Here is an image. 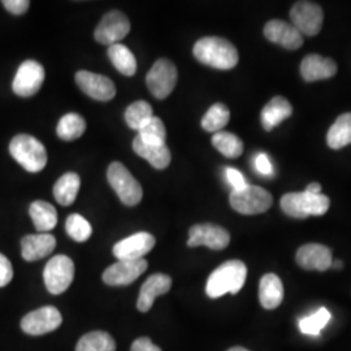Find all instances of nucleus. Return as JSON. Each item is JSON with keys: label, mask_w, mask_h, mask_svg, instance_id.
<instances>
[{"label": "nucleus", "mask_w": 351, "mask_h": 351, "mask_svg": "<svg viewBox=\"0 0 351 351\" xmlns=\"http://www.w3.org/2000/svg\"><path fill=\"white\" fill-rule=\"evenodd\" d=\"M193 52L198 62L215 69L229 71L239 64V51L224 38H202L194 45Z\"/></svg>", "instance_id": "1"}, {"label": "nucleus", "mask_w": 351, "mask_h": 351, "mask_svg": "<svg viewBox=\"0 0 351 351\" xmlns=\"http://www.w3.org/2000/svg\"><path fill=\"white\" fill-rule=\"evenodd\" d=\"M247 267L241 261H229L217 267L207 280L206 293L210 298H220L226 293L237 294L243 288Z\"/></svg>", "instance_id": "2"}, {"label": "nucleus", "mask_w": 351, "mask_h": 351, "mask_svg": "<svg viewBox=\"0 0 351 351\" xmlns=\"http://www.w3.org/2000/svg\"><path fill=\"white\" fill-rule=\"evenodd\" d=\"M13 159L30 173L40 172L47 164V150L43 143L29 134H19L10 143Z\"/></svg>", "instance_id": "3"}, {"label": "nucleus", "mask_w": 351, "mask_h": 351, "mask_svg": "<svg viewBox=\"0 0 351 351\" xmlns=\"http://www.w3.org/2000/svg\"><path fill=\"white\" fill-rule=\"evenodd\" d=\"M330 206L329 198L324 194L288 193L281 198V208L290 217L306 219L308 216H323Z\"/></svg>", "instance_id": "4"}, {"label": "nucleus", "mask_w": 351, "mask_h": 351, "mask_svg": "<svg viewBox=\"0 0 351 351\" xmlns=\"http://www.w3.org/2000/svg\"><path fill=\"white\" fill-rule=\"evenodd\" d=\"M107 178L110 185L116 191L120 201L125 206H137L142 201L143 190L138 181L134 178L125 165L120 162L110 164L107 171Z\"/></svg>", "instance_id": "5"}, {"label": "nucleus", "mask_w": 351, "mask_h": 351, "mask_svg": "<svg viewBox=\"0 0 351 351\" xmlns=\"http://www.w3.org/2000/svg\"><path fill=\"white\" fill-rule=\"evenodd\" d=\"M230 206L242 215H258L268 211L272 207L274 198L265 189L247 185L241 190H233L229 197Z\"/></svg>", "instance_id": "6"}, {"label": "nucleus", "mask_w": 351, "mask_h": 351, "mask_svg": "<svg viewBox=\"0 0 351 351\" xmlns=\"http://www.w3.org/2000/svg\"><path fill=\"white\" fill-rule=\"evenodd\" d=\"M43 278L46 288L53 295L63 294L72 285L75 278V264L66 255L51 258L45 267Z\"/></svg>", "instance_id": "7"}, {"label": "nucleus", "mask_w": 351, "mask_h": 351, "mask_svg": "<svg viewBox=\"0 0 351 351\" xmlns=\"http://www.w3.org/2000/svg\"><path fill=\"white\" fill-rule=\"evenodd\" d=\"M177 68L168 59H159L152 65L146 77V84L156 99H165L177 84Z\"/></svg>", "instance_id": "8"}, {"label": "nucleus", "mask_w": 351, "mask_h": 351, "mask_svg": "<svg viewBox=\"0 0 351 351\" xmlns=\"http://www.w3.org/2000/svg\"><path fill=\"white\" fill-rule=\"evenodd\" d=\"M45 68L36 60H26L20 65L13 78V93L21 98L36 95L45 82Z\"/></svg>", "instance_id": "9"}, {"label": "nucleus", "mask_w": 351, "mask_h": 351, "mask_svg": "<svg viewBox=\"0 0 351 351\" xmlns=\"http://www.w3.org/2000/svg\"><path fill=\"white\" fill-rule=\"evenodd\" d=\"M290 19L302 36L315 37L320 33L324 13L320 5L313 1H298L290 11Z\"/></svg>", "instance_id": "10"}, {"label": "nucleus", "mask_w": 351, "mask_h": 351, "mask_svg": "<svg viewBox=\"0 0 351 351\" xmlns=\"http://www.w3.org/2000/svg\"><path fill=\"white\" fill-rule=\"evenodd\" d=\"M130 21L125 13L120 11H111L101 19L99 25L94 32L97 42L104 46H113L120 43L130 32Z\"/></svg>", "instance_id": "11"}, {"label": "nucleus", "mask_w": 351, "mask_h": 351, "mask_svg": "<svg viewBox=\"0 0 351 351\" xmlns=\"http://www.w3.org/2000/svg\"><path fill=\"white\" fill-rule=\"evenodd\" d=\"M63 323V317L56 307L45 306L25 315L21 320V329L30 336H42L56 330Z\"/></svg>", "instance_id": "12"}, {"label": "nucleus", "mask_w": 351, "mask_h": 351, "mask_svg": "<svg viewBox=\"0 0 351 351\" xmlns=\"http://www.w3.org/2000/svg\"><path fill=\"white\" fill-rule=\"evenodd\" d=\"M230 242V234L223 226L197 224L189 230V247L207 246L213 250H224Z\"/></svg>", "instance_id": "13"}, {"label": "nucleus", "mask_w": 351, "mask_h": 351, "mask_svg": "<svg viewBox=\"0 0 351 351\" xmlns=\"http://www.w3.org/2000/svg\"><path fill=\"white\" fill-rule=\"evenodd\" d=\"M146 269L147 262L145 259L117 261L104 271L103 281L110 287H125L134 282Z\"/></svg>", "instance_id": "14"}, {"label": "nucleus", "mask_w": 351, "mask_h": 351, "mask_svg": "<svg viewBox=\"0 0 351 351\" xmlns=\"http://www.w3.org/2000/svg\"><path fill=\"white\" fill-rule=\"evenodd\" d=\"M75 84L86 95L95 101H111L116 95L114 84L106 75L80 71L75 73Z\"/></svg>", "instance_id": "15"}, {"label": "nucleus", "mask_w": 351, "mask_h": 351, "mask_svg": "<svg viewBox=\"0 0 351 351\" xmlns=\"http://www.w3.org/2000/svg\"><path fill=\"white\" fill-rule=\"evenodd\" d=\"M155 242V237L150 233L139 232L117 242L113 246V255L119 261H139L154 249Z\"/></svg>", "instance_id": "16"}, {"label": "nucleus", "mask_w": 351, "mask_h": 351, "mask_svg": "<svg viewBox=\"0 0 351 351\" xmlns=\"http://www.w3.org/2000/svg\"><path fill=\"white\" fill-rule=\"evenodd\" d=\"M264 36L288 50H298L303 45V37L300 30L291 24L281 20H272L264 26Z\"/></svg>", "instance_id": "17"}, {"label": "nucleus", "mask_w": 351, "mask_h": 351, "mask_svg": "<svg viewBox=\"0 0 351 351\" xmlns=\"http://www.w3.org/2000/svg\"><path fill=\"white\" fill-rule=\"evenodd\" d=\"M297 263L307 271H326L332 267V251L320 243H307L297 251Z\"/></svg>", "instance_id": "18"}, {"label": "nucleus", "mask_w": 351, "mask_h": 351, "mask_svg": "<svg viewBox=\"0 0 351 351\" xmlns=\"http://www.w3.org/2000/svg\"><path fill=\"white\" fill-rule=\"evenodd\" d=\"M172 288V278L164 274H155L149 277L139 291L137 308L141 313L150 311L156 297L167 294Z\"/></svg>", "instance_id": "19"}, {"label": "nucleus", "mask_w": 351, "mask_h": 351, "mask_svg": "<svg viewBox=\"0 0 351 351\" xmlns=\"http://www.w3.org/2000/svg\"><path fill=\"white\" fill-rule=\"evenodd\" d=\"M56 247V239L49 233L29 234L21 239V255L26 262H36L50 255Z\"/></svg>", "instance_id": "20"}, {"label": "nucleus", "mask_w": 351, "mask_h": 351, "mask_svg": "<svg viewBox=\"0 0 351 351\" xmlns=\"http://www.w3.org/2000/svg\"><path fill=\"white\" fill-rule=\"evenodd\" d=\"M337 73V64L332 59L311 53L307 55L301 64V75L304 81L315 82L330 78Z\"/></svg>", "instance_id": "21"}, {"label": "nucleus", "mask_w": 351, "mask_h": 351, "mask_svg": "<svg viewBox=\"0 0 351 351\" xmlns=\"http://www.w3.org/2000/svg\"><path fill=\"white\" fill-rule=\"evenodd\" d=\"M291 113H293V107L288 99H285L284 97H275L274 99L268 101L262 110L261 113L262 125L267 132H269L274 128H276L278 124H281L284 120L290 117Z\"/></svg>", "instance_id": "22"}, {"label": "nucleus", "mask_w": 351, "mask_h": 351, "mask_svg": "<svg viewBox=\"0 0 351 351\" xmlns=\"http://www.w3.org/2000/svg\"><path fill=\"white\" fill-rule=\"evenodd\" d=\"M284 300V285L275 274L262 277L259 285V301L265 310H275Z\"/></svg>", "instance_id": "23"}, {"label": "nucleus", "mask_w": 351, "mask_h": 351, "mask_svg": "<svg viewBox=\"0 0 351 351\" xmlns=\"http://www.w3.org/2000/svg\"><path fill=\"white\" fill-rule=\"evenodd\" d=\"M133 150L138 156L146 159L156 169H165L171 164L172 155L169 149L167 147V145L163 146L147 145V143H143L138 137H136L133 141Z\"/></svg>", "instance_id": "24"}, {"label": "nucleus", "mask_w": 351, "mask_h": 351, "mask_svg": "<svg viewBox=\"0 0 351 351\" xmlns=\"http://www.w3.org/2000/svg\"><path fill=\"white\" fill-rule=\"evenodd\" d=\"M29 215L39 233H49L58 224L56 208L47 202H33L29 207Z\"/></svg>", "instance_id": "25"}, {"label": "nucleus", "mask_w": 351, "mask_h": 351, "mask_svg": "<svg viewBox=\"0 0 351 351\" xmlns=\"http://www.w3.org/2000/svg\"><path fill=\"white\" fill-rule=\"evenodd\" d=\"M81 188V178L75 172H68L62 176L55 186H53V197L56 202L62 206L73 204Z\"/></svg>", "instance_id": "26"}, {"label": "nucleus", "mask_w": 351, "mask_h": 351, "mask_svg": "<svg viewBox=\"0 0 351 351\" xmlns=\"http://www.w3.org/2000/svg\"><path fill=\"white\" fill-rule=\"evenodd\" d=\"M328 146L339 150L351 143V112L341 114L336 123L330 126L326 136Z\"/></svg>", "instance_id": "27"}, {"label": "nucleus", "mask_w": 351, "mask_h": 351, "mask_svg": "<svg viewBox=\"0 0 351 351\" xmlns=\"http://www.w3.org/2000/svg\"><path fill=\"white\" fill-rule=\"evenodd\" d=\"M108 58L113 64V66L126 77H132L137 72V60L133 52L126 46L117 43L108 47Z\"/></svg>", "instance_id": "28"}, {"label": "nucleus", "mask_w": 351, "mask_h": 351, "mask_svg": "<svg viewBox=\"0 0 351 351\" xmlns=\"http://www.w3.org/2000/svg\"><path fill=\"white\" fill-rule=\"evenodd\" d=\"M86 130V121L78 113H66L63 116L56 128L58 137L63 141H75L80 138Z\"/></svg>", "instance_id": "29"}, {"label": "nucleus", "mask_w": 351, "mask_h": 351, "mask_svg": "<svg viewBox=\"0 0 351 351\" xmlns=\"http://www.w3.org/2000/svg\"><path fill=\"white\" fill-rule=\"evenodd\" d=\"M116 342L107 332L95 330L78 341L75 351H114Z\"/></svg>", "instance_id": "30"}, {"label": "nucleus", "mask_w": 351, "mask_h": 351, "mask_svg": "<svg viewBox=\"0 0 351 351\" xmlns=\"http://www.w3.org/2000/svg\"><path fill=\"white\" fill-rule=\"evenodd\" d=\"M213 147L229 159H236L243 152V142L233 133L217 132L213 137Z\"/></svg>", "instance_id": "31"}, {"label": "nucleus", "mask_w": 351, "mask_h": 351, "mask_svg": "<svg viewBox=\"0 0 351 351\" xmlns=\"http://www.w3.org/2000/svg\"><path fill=\"white\" fill-rule=\"evenodd\" d=\"M154 117L150 103L145 101H134L125 111V121L133 130H141Z\"/></svg>", "instance_id": "32"}, {"label": "nucleus", "mask_w": 351, "mask_h": 351, "mask_svg": "<svg viewBox=\"0 0 351 351\" xmlns=\"http://www.w3.org/2000/svg\"><path fill=\"white\" fill-rule=\"evenodd\" d=\"M230 119L229 108L223 103H216L202 119V128L206 132L217 133L224 129Z\"/></svg>", "instance_id": "33"}, {"label": "nucleus", "mask_w": 351, "mask_h": 351, "mask_svg": "<svg viewBox=\"0 0 351 351\" xmlns=\"http://www.w3.org/2000/svg\"><path fill=\"white\" fill-rule=\"evenodd\" d=\"M137 137L143 143H147V145H154V146L165 145L167 130L162 119L154 116L150 121L139 130Z\"/></svg>", "instance_id": "34"}, {"label": "nucleus", "mask_w": 351, "mask_h": 351, "mask_svg": "<svg viewBox=\"0 0 351 351\" xmlns=\"http://www.w3.org/2000/svg\"><path fill=\"white\" fill-rule=\"evenodd\" d=\"M65 230L68 236L75 239V242H86L93 233V228L90 223L78 213H72L68 216L65 221Z\"/></svg>", "instance_id": "35"}, {"label": "nucleus", "mask_w": 351, "mask_h": 351, "mask_svg": "<svg viewBox=\"0 0 351 351\" xmlns=\"http://www.w3.org/2000/svg\"><path fill=\"white\" fill-rule=\"evenodd\" d=\"M330 317H332V314L326 310V307H322L311 316L303 317L300 322V329L304 335L319 336L322 329L329 323Z\"/></svg>", "instance_id": "36"}, {"label": "nucleus", "mask_w": 351, "mask_h": 351, "mask_svg": "<svg viewBox=\"0 0 351 351\" xmlns=\"http://www.w3.org/2000/svg\"><path fill=\"white\" fill-rule=\"evenodd\" d=\"M13 278L12 264L7 256L0 254V288L8 285Z\"/></svg>", "instance_id": "37"}, {"label": "nucleus", "mask_w": 351, "mask_h": 351, "mask_svg": "<svg viewBox=\"0 0 351 351\" xmlns=\"http://www.w3.org/2000/svg\"><path fill=\"white\" fill-rule=\"evenodd\" d=\"M226 176L229 181V184L232 185L233 190H241V189L246 188L249 184L246 182L243 175L239 172L236 168H230L228 167L226 169Z\"/></svg>", "instance_id": "38"}, {"label": "nucleus", "mask_w": 351, "mask_h": 351, "mask_svg": "<svg viewBox=\"0 0 351 351\" xmlns=\"http://www.w3.org/2000/svg\"><path fill=\"white\" fill-rule=\"evenodd\" d=\"M3 5L8 12L20 16V14H24L29 10L30 1L29 0H4Z\"/></svg>", "instance_id": "39"}, {"label": "nucleus", "mask_w": 351, "mask_h": 351, "mask_svg": "<svg viewBox=\"0 0 351 351\" xmlns=\"http://www.w3.org/2000/svg\"><path fill=\"white\" fill-rule=\"evenodd\" d=\"M255 168H256V171L261 175L272 176V173H274V168H272L271 160H269L268 155L264 154V152L256 155V158H255Z\"/></svg>", "instance_id": "40"}, {"label": "nucleus", "mask_w": 351, "mask_h": 351, "mask_svg": "<svg viewBox=\"0 0 351 351\" xmlns=\"http://www.w3.org/2000/svg\"><path fill=\"white\" fill-rule=\"evenodd\" d=\"M130 351H162V349L156 346L150 339L141 337L133 342Z\"/></svg>", "instance_id": "41"}, {"label": "nucleus", "mask_w": 351, "mask_h": 351, "mask_svg": "<svg viewBox=\"0 0 351 351\" xmlns=\"http://www.w3.org/2000/svg\"><path fill=\"white\" fill-rule=\"evenodd\" d=\"M304 191L310 193V194H320L322 193V185L319 182H311Z\"/></svg>", "instance_id": "42"}, {"label": "nucleus", "mask_w": 351, "mask_h": 351, "mask_svg": "<svg viewBox=\"0 0 351 351\" xmlns=\"http://www.w3.org/2000/svg\"><path fill=\"white\" fill-rule=\"evenodd\" d=\"M342 262H339V261H336V262H332V267H335V268H337V269H339V268H342Z\"/></svg>", "instance_id": "43"}, {"label": "nucleus", "mask_w": 351, "mask_h": 351, "mask_svg": "<svg viewBox=\"0 0 351 351\" xmlns=\"http://www.w3.org/2000/svg\"><path fill=\"white\" fill-rule=\"evenodd\" d=\"M228 351H250L247 350V349H245V348H241V346H236V348H232V349H229Z\"/></svg>", "instance_id": "44"}]
</instances>
